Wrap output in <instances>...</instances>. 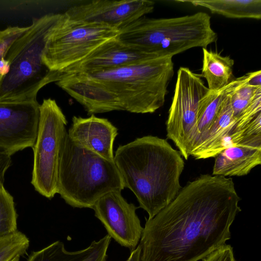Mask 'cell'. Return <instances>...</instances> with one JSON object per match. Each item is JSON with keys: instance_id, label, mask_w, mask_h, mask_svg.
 I'll list each match as a JSON object with an SVG mask.
<instances>
[{"instance_id": "cell-1", "label": "cell", "mask_w": 261, "mask_h": 261, "mask_svg": "<svg viewBox=\"0 0 261 261\" xmlns=\"http://www.w3.org/2000/svg\"><path fill=\"white\" fill-rule=\"evenodd\" d=\"M241 198L232 179L201 175L146 223L140 261H198L225 244Z\"/></svg>"}, {"instance_id": "cell-11", "label": "cell", "mask_w": 261, "mask_h": 261, "mask_svg": "<svg viewBox=\"0 0 261 261\" xmlns=\"http://www.w3.org/2000/svg\"><path fill=\"white\" fill-rule=\"evenodd\" d=\"M121 192L106 194L96 201L92 209L111 239L132 251L140 242L143 227L136 214L138 207L128 203Z\"/></svg>"}, {"instance_id": "cell-16", "label": "cell", "mask_w": 261, "mask_h": 261, "mask_svg": "<svg viewBox=\"0 0 261 261\" xmlns=\"http://www.w3.org/2000/svg\"><path fill=\"white\" fill-rule=\"evenodd\" d=\"M215 158L212 175H246L261 164V135L225 148Z\"/></svg>"}, {"instance_id": "cell-3", "label": "cell", "mask_w": 261, "mask_h": 261, "mask_svg": "<svg viewBox=\"0 0 261 261\" xmlns=\"http://www.w3.org/2000/svg\"><path fill=\"white\" fill-rule=\"evenodd\" d=\"M63 16V13H50L34 18L29 29L11 45L5 57L9 70L0 81V101L37 100L41 88L60 79L62 73L50 70L42 56Z\"/></svg>"}, {"instance_id": "cell-14", "label": "cell", "mask_w": 261, "mask_h": 261, "mask_svg": "<svg viewBox=\"0 0 261 261\" xmlns=\"http://www.w3.org/2000/svg\"><path fill=\"white\" fill-rule=\"evenodd\" d=\"M56 84L85 109L88 115L124 111L118 97L99 83L80 73L63 74Z\"/></svg>"}, {"instance_id": "cell-20", "label": "cell", "mask_w": 261, "mask_h": 261, "mask_svg": "<svg viewBox=\"0 0 261 261\" xmlns=\"http://www.w3.org/2000/svg\"><path fill=\"white\" fill-rule=\"evenodd\" d=\"M202 52L201 75L206 80L208 90H219L235 80L233 73L234 62L232 59L206 48H203Z\"/></svg>"}, {"instance_id": "cell-15", "label": "cell", "mask_w": 261, "mask_h": 261, "mask_svg": "<svg viewBox=\"0 0 261 261\" xmlns=\"http://www.w3.org/2000/svg\"><path fill=\"white\" fill-rule=\"evenodd\" d=\"M67 134L77 145L114 161L113 144L118 128L108 119L94 115L88 118L73 116Z\"/></svg>"}, {"instance_id": "cell-10", "label": "cell", "mask_w": 261, "mask_h": 261, "mask_svg": "<svg viewBox=\"0 0 261 261\" xmlns=\"http://www.w3.org/2000/svg\"><path fill=\"white\" fill-rule=\"evenodd\" d=\"M40 104L37 100L0 101V152L12 156L36 141Z\"/></svg>"}, {"instance_id": "cell-12", "label": "cell", "mask_w": 261, "mask_h": 261, "mask_svg": "<svg viewBox=\"0 0 261 261\" xmlns=\"http://www.w3.org/2000/svg\"><path fill=\"white\" fill-rule=\"evenodd\" d=\"M154 8V2L148 0H95L71 7L64 14L71 21L119 30L152 12Z\"/></svg>"}, {"instance_id": "cell-24", "label": "cell", "mask_w": 261, "mask_h": 261, "mask_svg": "<svg viewBox=\"0 0 261 261\" xmlns=\"http://www.w3.org/2000/svg\"><path fill=\"white\" fill-rule=\"evenodd\" d=\"M29 246V238L18 230L0 237V261H10L24 256Z\"/></svg>"}, {"instance_id": "cell-2", "label": "cell", "mask_w": 261, "mask_h": 261, "mask_svg": "<svg viewBox=\"0 0 261 261\" xmlns=\"http://www.w3.org/2000/svg\"><path fill=\"white\" fill-rule=\"evenodd\" d=\"M114 162L124 188L134 194L148 219L167 206L182 188L179 179L185 162L166 139L149 135L119 145Z\"/></svg>"}, {"instance_id": "cell-13", "label": "cell", "mask_w": 261, "mask_h": 261, "mask_svg": "<svg viewBox=\"0 0 261 261\" xmlns=\"http://www.w3.org/2000/svg\"><path fill=\"white\" fill-rule=\"evenodd\" d=\"M158 57L126 45L117 37L106 42L84 59L68 67L61 73L68 74L107 70Z\"/></svg>"}, {"instance_id": "cell-8", "label": "cell", "mask_w": 261, "mask_h": 261, "mask_svg": "<svg viewBox=\"0 0 261 261\" xmlns=\"http://www.w3.org/2000/svg\"><path fill=\"white\" fill-rule=\"evenodd\" d=\"M119 34V30L103 25L69 20L63 13L49 36L42 62L50 70L61 73Z\"/></svg>"}, {"instance_id": "cell-6", "label": "cell", "mask_w": 261, "mask_h": 261, "mask_svg": "<svg viewBox=\"0 0 261 261\" xmlns=\"http://www.w3.org/2000/svg\"><path fill=\"white\" fill-rule=\"evenodd\" d=\"M82 75L95 81L119 99L124 111L152 113L164 104L174 74L172 57H158Z\"/></svg>"}, {"instance_id": "cell-30", "label": "cell", "mask_w": 261, "mask_h": 261, "mask_svg": "<svg viewBox=\"0 0 261 261\" xmlns=\"http://www.w3.org/2000/svg\"><path fill=\"white\" fill-rule=\"evenodd\" d=\"M3 75H2V74H1V72H0V81H1V80L3 78Z\"/></svg>"}, {"instance_id": "cell-25", "label": "cell", "mask_w": 261, "mask_h": 261, "mask_svg": "<svg viewBox=\"0 0 261 261\" xmlns=\"http://www.w3.org/2000/svg\"><path fill=\"white\" fill-rule=\"evenodd\" d=\"M29 28L28 27H9L0 30V59L5 58L7 51L13 43L22 34Z\"/></svg>"}, {"instance_id": "cell-28", "label": "cell", "mask_w": 261, "mask_h": 261, "mask_svg": "<svg viewBox=\"0 0 261 261\" xmlns=\"http://www.w3.org/2000/svg\"><path fill=\"white\" fill-rule=\"evenodd\" d=\"M130 252V255L126 261H140L141 248L139 245Z\"/></svg>"}, {"instance_id": "cell-22", "label": "cell", "mask_w": 261, "mask_h": 261, "mask_svg": "<svg viewBox=\"0 0 261 261\" xmlns=\"http://www.w3.org/2000/svg\"><path fill=\"white\" fill-rule=\"evenodd\" d=\"M233 116L236 121L245 113L261 109V87L249 85L246 75L230 95Z\"/></svg>"}, {"instance_id": "cell-17", "label": "cell", "mask_w": 261, "mask_h": 261, "mask_svg": "<svg viewBox=\"0 0 261 261\" xmlns=\"http://www.w3.org/2000/svg\"><path fill=\"white\" fill-rule=\"evenodd\" d=\"M111 241L107 234L97 241H93L86 248L72 252L66 250L63 242L57 241L32 252L27 261H107Z\"/></svg>"}, {"instance_id": "cell-27", "label": "cell", "mask_w": 261, "mask_h": 261, "mask_svg": "<svg viewBox=\"0 0 261 261\" xmlns=\"http://www.w3.org/2000/svg\"><path fill=\"white\" fill-rule=\"evenodd\" d=\"M12 164L11 156L0 152V180H5V174Z\"/></svg>"}, {"instance_id": "cell-29", "label": "cell", "mask_w": 261, "mask_h": 261, "mask_svg": "<svg viewBox=\"0 0 261 261\" xmlns=\"http://www.w3.org/2000/svg\"><path fill=\"white\" fill-rule=\"evenodd\" d=\"M20 257H16L10 260V261H19Z\"/></svg>"}, {"instance_id": "cell-23", "label": "cell", "mask_w": 261, "mask_h": 261, "mask_svg": "<svg viewBox=\"0 0 261 261\" xmlns=\"http://www.w3.org/2000/svg\"><path fill=\"white\" fill-rule=\"evenodd\" d=\"M4 182L0 180V237L18 230V215L14 198L5 189Z\"/></svg>"}, {"instance_id": "cell-21", "label": "cell", "mask_w": 261, "mask_h": 261, "mask_svg": "<svg viewBox=\"0 0 261 261\" xmlns=\"http://www.w3.org/2000/svg\"><path fill=\"white\" fill-rule=\"evenodd\" d=\"M208 9L212 13L230 18H261V0L177 1Z\"/></svg>"}, {"instance_id": "cell-18", "label": "cell", "mask_w": 261, "mask_h": 261, "mask_svg": "<svg viewBox=\"0 0 261 261\" xmlns=\"http://www.w3.org/2000/svg\"><path fill=\"white\" fill-rule=\"evenodd\" d=\"M230 93L223 101L206 139L201 145L191 152V155L196 159L215 158L220 153V148L223 140L233 127L236 119L233 116L230 105Z\"/></svg>"}, {"instance_id": "cell-9", "label": "cell", "mask_w": 261, "mask_h": 261, "mask_svg": "<svg viewBox=\"0 0 261 261\" xmlns=\"http://www.w3.org/2000/svg\"><path fill=\"white\" fill-rule=\"evenodd\" d=\"M208 90L201 74L187 67L178 69L166 131L167 138L174 142L185 160L191 155L197 134L199 101Z\"/></svg>"}, {"instance_id": "cell-7", "label": "cell", "mask_w": 261, "mask_h": 261, "mask_svg": "<svg viewBox=\"0 0 261 261\" xmlns=\"http://www.w3.org/2000/svg\"><path fill=\"white\" fill-rule=\"evenodd\" d=\"M67 121L55 99H44L39 106L37 137L32 147L31 184L43 196L51 199L57 194L61 151L67 132Z\"/></svg>"}, {"instance_id": "cell-4", "label": "cell", "mask_w": 261, "mask_h": 261, "mask_svg": "<svg viewBox=\"0 0 261 261\" xmlns=\"http://www.w3.org/2000/svg\"><path fill=\"white\" fill-rule=\"evenodd\" d=\"M124 189L114 161L77 145L67 134L59 161L57 194L67 204L92 208L103 196Z\"/></svg>"}, {"instance_id": "cell-5", "label": "cell", "mask_w": 261, "mask_h": 261, "mask_svg": "<svg viewBox=\"0 0 261 261\" xmlns=\"http://www.w3.org/2000/svg\"><path fill=\"white\" fill-rule=\"evenodd\" d=\"M122 43L159 57H170L189 49L206 47L217 39L210 16L204 12L182 16L141 17L119 29Z\"/></svg>"}, {"instance_id": "cell-26", "label": "cell", "mask_w": 261, "mask_h": 261, "mask_svg": "<svg viewBox=\"0 0 261 261\" xmlns=\"http://www.w3.org/2000/svg\"><path fill=\"white\" fill-rule=\"evenodd\" d=\"M203 261H236L233 249L229 245H224L213 251Z\"/></svg>"}, {"instance_id": "cell-19", "label": "cell", "mask_w": 261, "mask_h": 261, "mask_svg": "<svg viewBox=\"0 0 261 261\" xmlns=\"http://www.w3.org/2000/svg\"><path fill=\"white\" fill-rule=\"evenodd\" d=\"M241 80L242 76L236 78L226 87L218 91L209 90L200 99L197 115V134L192 152L205 141L223 101L233 91Z\"/></svg>"}]
</instances>
